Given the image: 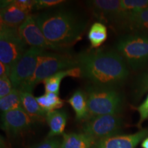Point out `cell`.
Listing matches in <instances>:
<instances>
[{
    "label": "cell",
    "instance_id": "f1b7e54d",
    "mask_svg": "<svg viewBox=\"0 0 148 148\" xmlns=\"http://www.w3.org/2000/svg\"><path fill=\"white\" fill-rule=\"evenodd\" d=\"M13 3L21 10L29 14V12L34 10L35 0H14Z\"/></svg>",
    "mask_w": 148,
    "mask_h": 148
},
{
    "label": "cell",
    "instance_id": "6da1fadb",
    "mask_svg": "<svg viewBox=\"0 0 148 148\" xmlns=\"http://www.w3.org/2000/svg\"><path fill=\"white\" fill-rule=\"evenodd\" d=\"M76 58L82 77L95 86L117 88L129 75L127 64L116 51H85Z\"/></svg>",
    "mask_w": 148,
    "mask_h": 148
},
{
    "label": "cell",
    "instance_id": "30bf717a",
    "mask_svg": "<svg viewBox=\"0 0 148 148\" xmlns=\"http://www.w3.org/2000/svg\"><path fill=\"white\" fill-rule=\"evenodd\" d=\"M92 14L101 23L121 25L125 13L119 0H94L88 1Z\"/></svg>",
    "mask_w": 148,
    "mask_h": 148
},
{
    "label": "cell",
    "instance_id": "7402d4cb",
    "mask_svg": "<svg viewBox=\"0 0 148 148\" xmlns=\"http://www.w3.org/2000/svg\"><path fill=\"white\" fill-rule=\"evenodd\" d=\"M40 106L46 112L58 110L64 105V101L60 99L58 94L45 92L44 95L36 97Z\"/></svg>",
    "mask_w": 148,
    "mask_h": 148
},
{
    "label": "cell",
    "instance_id": "4316f807",
    "mask_svg": "<svg viewBox=\"0 0 148 148\" xmlns=\"http://www.w3.org/2000/svg\"><path fill=\"white\" fill-rule=\"evenodd\" d=\"M137 110L139 114L138 127H140L141 126L142 123L148 119V94L143 102L137 108Z\"/></svg>",
    "mask_w": 148,
    "mask_h": 148
},
{
    "label": "cell",
    "instance_id": "d4e9b609",
    "mask_svg": "<svg viewBox=\"0 0 148 148\" xmlns=\"http://www.w3.org/2000/svg\"><path fill=\"white\" fill-rule=\"evenodd\" d=\"M14 89L10 77L3 76L0 77V98L8 95Z\"/></svg>",
    "mask_w": 148,
    "mask_h": 148
},
{
    "label": "cell",
    "instance_id": "52a82bcc",
    "mask_svg": "<svg viewBox=\"0 0 148 148\" xmlns=\"http://www.w3.org/2000/svg\"><path fill=\"white\" fill-rule=\"evenodd\" d=\"M122 125L123 120L119 114L95 116L85 122L82 132L95 140H99L118 135Z\"/></svg>",
    "mask_w": 148,
    "mask_h": 148
},
{
    "label": "cell",
    "instance_id": "7a4b0ae2",
    "mask_svg": "<svg viewBox=\"0 0 148 148\" xmlns=\"http://www.w3.org/2000/svg\"><path fill=\"white\" fill-rule=\"evenodd\" d=\"M38 26L51 43L66 49L82 38L87 22L69 9H55L34 16Z\"/></svg>",
    "mask_w": 148,
    "mask_h": 148
},
{
    "label": "cell",
    "instance_id": "44dd1931",
    "mask_svg": "<svg viewBox=\"0 0 148 148\" xmlns=\"http://www.w3.org/2000/svg\"><path fill=\"white\" fill-rule=\"evenodd\" d=\"M0 109L2 112L23 109L21 98V91L14 88L8 95L0 98Z\"/></svg>",
    "mask_w": 148,
    "mask_h": 148
},
{
    "label": "cell",
    "instance_id": "277c9868",
    "mask_svg": "<svg viewBox=\"0 0 148 148\" xmlns=\"http://www.w3.org/2000/svg\"><path fill=\"white\" fill-rule=\"evenodd\" d=\"M89 116L119 114L123 106V96L116 88L90 85L86 88Z\"/></svg>",
    "mask_w": 148,
    "mask_h": 148
},
{
    "label": "cell",
    "instance_id": "f546056e",
    "mask_svg": "<svg viewBox=\"0 0 148 148\" xmlns=\"http://www.w3.org/2000/svg\"><path fill=\"white\" fill-rule=\"evenodd\" d=\"M11 71V66L8 64H3L0 62V77L3 76L10 77Z\"/></svg>",
    "mask_w": 148,
    "mask_h": 148
},
{
    "label": "cell",
    "instance_id": "3957f363",
    "mask_svg": "<svg viewBox=\"0 0 148 148\" xmlns=\"http://www.w3.org/2000/svg\"><path fill=\"white\" fill-rule=\"evenodd\" d=\"M78 66L77 60L66 52H49L42 51L38 58L34 74L18 88L20 91L32 93L37 84L42 82L59 71Z\"/></svg>",
    "mask_w": 148,
    "mask_h": 148
},
{
    "label": "cell",
    "instance_id": "2e32d148",
    "mask_svg": "<svg viewBox=\"0 0 148 148\" xmlns=\"http://www.w3.org/2000/svg\"><path fill=\"white\" fill-rule=\"evenodd\" d=\"M67 102L71 105L75 113V118L78 121L88 119L89 112L88 109V99L86 92L78 89L73 92Z\"/></svg>",
    "mask_w": 148,
    "mask_h": 148
},
{
    "label": "cell",
    "instance_id": "9c48e42d",
    "mask_svg": "<svg viewBox=\"0 0 148 148\" xmlns=\"http://www.w3.org/2000/svg\"><path fill=\"white\" fill-rule=\"evenodd\" d=\"M18 32L23 41L27 45L32 47H37L43 50H51L61 52L65 49L57 47L51 43L38 26L34 16L28 15L21 25L18 27Z\"/></svg>",
    "mask_w": 148,
    "mask_h": 148
},
{
    "label": "cell",
    "instance_id": "5b68a950",
    "mask_svg": "<svg viewBox=\"0 0 148 148\" xmlns=\"http://www.w3.org/2000/svg\"><path fill=\"white\" fill-rule=\"evenodd\" d=\"M115 49L131 69L138 71L148 62V33L123 35L118 39Z\"/></svg>",
    "mask_w": 148,
    "mask_h": 148
},
{
    "label": "cell",
    "instance_id": "d6986e66",
    "mask_svg": "<svg viewBox=\"0 0 148 148\" xmlns=\"http://www.w3.org/2000/svg\"><path fill=\"white\" fill-rule=\"evenodd\" d=\"M122 25L148 33V8L125 13Z\"/></svg>",
    "mask_w": 148,
    "mask_h": 148
},
{
    "label": "cell",
    "instance_id": "ba28073f",
    "mask_svg": "<svg viewBox=\"0 0 148 148\" xmlns=\"http://www.w3.org/2000/svg\"><path fill=\"white\" fill-rule=\"evenodd\" d=\"M44 51L31 47L11 68L10 79L14 88L18 89L32 76L37 66L38 58Z\"/></svg>",
    "mask_w": 148,
    "mask_h": 148
},
{
    "label": "cell",
    "instance_id": "83f0119b",
    "mask_svg": "<svg viewBox=\"0 0 148 148\" xmlns=\"http://www.w3.org/2000/svg\"><path fill=\"white\" fill-rule=\"evenodd\" d=\"M60 145L61 142L58 138H50L32 146L31 148H60Z\"/></svg>",
    "mask_w": 148,
    "mask_h": 148
},
{
    "label": "cell",
    "instance_id": "9a60e30c",
    "mask_svg": "<svg viewBox=\"0 0 148 148\" xmlns=\"http://www.w3.org/2000/svg\"><path fill=\"white\" fill-rule=\"evenodd\" d=\"M45 119L49 127L48 138H53L64 132L68 114L63 110H56L47 112Z\"/></svg>",
    "mask_w": 148,
    "mask_h": 148
},
{
    "label": "cell",
    "instance_id": "4fadbf2b",
    "mask_svg": "<svg viewBox=\"0 0 148 148\" xmlns=\"http://www.w3.org/2000/svg\"><path fill=\"white\" fill-rule=\"evenodd\" d=\"M28 15L29 14L21 10L14 4L13 1H11L10 4L1 9V23L8 27L18 28Z\"/></svg>",
    "mask_w": 148,
    "mask_h": 148
},
{
    "label": "cell",
    "instance_id": "ffe728a7",
    "mask_svg": "<svg viewBox=\"0 0 148 148\" xmlns=\"http://www.w3.org/2000/svg\"><path fill=\"white\" fill-rule=\"evenodd\" d=\"M108 38L107 27L101 22H95L90 26L88 32V38L92 49H96L102 45Z\"/></svg>",
    "mask_w": 148,
    "mask_h": 148
},
{
    "label": "cell",
    "instance_id": "cb8c5ba5",
    "mask_svg": "<svg viewBox=\"0 0 148 148\" xmlns=\"http://www.w3.org/2000/svg\"><path fill=\"white\" fill-rule=\"evenodd\" d=\"M121 8L124 13L148 8V0H121Z\"/></svg>",
    "mask_w": 148,
    "mask_h": 148
},
{
    "label": "cell",
    "instance_id": "8992f818",
    "mask_svg": "<svg viewBox=\"0 0 148 148\" xmlns=\"http://www.w3.org/2000/svg\"><path fill=\"white\" fill-rule=\"evenodd\" d=\"M27 45L23 41L18 28L0 25V62L11 68L27 50Z\"/></svg>",
    "mask_w": 148,
    "mask_h": 148
},
{
    "label": "cell",
    "instance_id": "7c38bea8",
    "mask_svg": "<svg viewBox=\"0 0 148 148\" xmlns=\"http://www.w3.org/2000/svg\"><path fill=\"white\" fill-rule=\"evenodd\" d=\"M148 136V127L130 134L115 135L97 140L93 148H136Z\"/></svg>",
    "mask_w": 148,
    "mask_h": 148
},
{
    "label": "cell",
    "instance_id": "5bb4252c",
    "mask_svg": "<svg viewBox=\"0 0 148 148\" xmlns=\"http://www.w3.org/2000/svg\"><path fill=\"white\" fill-rule=\"evenodd\" d=\"M68 76L73 77H82L81 69L79 66H76L72 69L63 70L45 79L42 82L44 87H45V92H52V93L58 95L61 82L63 78Z\"/></svg>",
    "mask_w": 148,
    "mask_h": 148
},
{
    "label": "cell",
    "instance_id": "e0dca14e",
    "mask_svg": "<svg viewBox=\"0 0 148 148\" xmlns=\"http://www.w3.org/2000/svg\"><path fill=\"white\" fill-rule=\"evenodd\" d=\"M21 98L23 109L33 121H41L46 118L47 112L40 106L31 92L21 91Z\"/></svg>",
    "mask_w": 148,
    "mask_h": 148
},
{
    "label": "cell",
    "instance_id": "603a6c76",
    "mask_svg": "<svg viewBox=\"0 0 148 148\" xmlns=\"http://www.w3.org/2000/svg\"><path fill=\"white\" fill-rule=\"evenodd\" d=\"M148 92V69L138 75L134 84V95L139 99Z\"/></svg>",
    "mask_w": 148,
    "mask_h": 148
},
{
    "label": "cell",
    "instance_id": "8fae6325",
    "mask_svg": "<svg viewBox=\"0 0 148 148\" xmlns=\"http://www.w3.org/2000/svg\"><path fill=\"white\" fill-rule=\"evenodd\" d=\"M34 122L23 109L8 111L1 114V129L13 136L30 128Z\"/></svg>",
    "mask_w": 148,
    "mask_h": 148
},
{
    "label": "cell",
    "instance_id": "ac0fdd59",
    "mask_svg": "<svg viewBox=\"0 0 148 148\" xmlns=\"http://www.w3.org/2000/svg\"><path fill=\"white\" fill-rule=\"evenodd\" d=\"M95 140L84 133L63 134L60 148H91Z\"/></svg>",
    "mask_w": 148,
    "mask_h": 148
},
{
    "label": "cell",
    "instance_id": "484cf974",
    "mask_svg": "<svg viewBox=\"0 0 148 148\" xmlns=\"http://www.w3.org/2000/svg\"><path fill=\"white\" fill-rule=\"evenodd\" d=\"M63 2H64V1L62 0H36L34 10L53 8Z\"/></svg>",
    "mask_w": 148,
    "mask_h": 148
},
{
    "label": "cell",
    "instance_id": "4dcf8cb0",
    "mask_svg": "<svg viewBox=\"0 0 148 148\" xmlns=\"http://www.w3.org/2000/svg\"><path fill=\"white\" fill-rule=\"evenodd\" d=\"M142 148H148V136L146 137L141 143Z\"/></svg>",
    "mask_w": 148,
    "mask_h": 148
}]
</instances>
